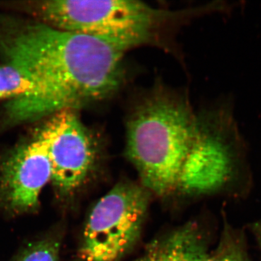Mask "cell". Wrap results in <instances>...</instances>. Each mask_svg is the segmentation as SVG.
Wrapping results in <instances>:
<instances>
[{"mask_svg": "<svg viewBox=\"0 0 261 261\" xmlns=\"http://www.w3.org/2000/svg\"><path fill=\"white\" fill-rule=\"evenodd\" d=\"M124 51L98 38L0 15V56L37 86L33 97L8 102L6 121H32L109 97L121 83Z\"/></svg>", "mask_w": 261, "mask_h": 261, "instance_id": "1", "label": "cell"}, {"mask_svg": "<svg viewBox=\"0 0 261 261\" xmlns=\"http://www.w3.org/2000/svg\"><path fill=\"white\" fill-rule=\"evenodd\" d=\"M197 129L190 108L168 96L150 97L134 111L127 123L126 153L142 186L160 196L176 191Z\"/></svg>", "mask_w": 261, "mask_h": 261, "instance_id": "2", "label": "cell"}, {"mask_svg": "<svg viewBox=\"0 0 261 261\" xmlns=\"http://www.w3.org/2000/svg\"><path fill=\"white\" fill-rule=\"evenodd\" d=\"M7 8L59 30L91 36L127 50L149 40L158 13L130 0H34L14 2Z\"/></svg>", "mask_w": 261, "mask_h": 261, "instance_id": "3", "label": "cell"}, {"mask_svg": "<svg viewBox=\"0 0 261 261\" xmlns=\"http://www.w3.org/2000/svg\"><path fill=\"white\" fill-rule=\"evenodd\" d=\"M231 105H223L198 120V129L185 160L176 191L210 195L237 180L243 167L245 145Z\"/></svg>", "mask_w": 261, "mask_h": 261, "instance_id": "4", "label": "cell"}, {"mask_svg": "<svg viewBox=\"0 0 261 261\" xmlns=\"http://www.w3.org/2000/svg\"><path fill=\"white\" fill-rule=\"evenodd\" d=\"M149 192L121 182L89 213L79 250L81 261H119L140 239L148 210Z\"/></svg>", "mask_w": 261, "mask_h": 261, "instance_id": "5", "label": "cell"}, {"mask_svg": "<svg viewBox=\"0 0 261 261\" xmlns=\"http://www.w3.org/2000/svg\"><path fill=\"white\" fill-rule=\"evenodd\" d=\"M45 144L53 176L61 194L70 195L86 181L97 159V147L75 110L51 115L38 132Z\"/></svg>", "mask_w": 261, "mask_h": 261, "instance_id": "6", "label": "cell"}, {"mask_svg": "<svg viewBox=\"0 0 261 261\" xmlns=\"http://www.w3.org/2000/svg\"><path fill=\"white\" fill-rule=\"evenodd\" d=\"M51 176L47 148L37 133L0 161V207L13 214L35 210Z\"/></svg>", "mask_w": 261, "mask_h": 261, "instance_id": "7", "label": "cell"}, {"mask_svg": "<svg viewBox=\"0 0 261 261\" xmlns=\"http://www.w3.org/2000/svg\"><path fill=\"white\" fill-rule=\"evenodd\" d=\"M208 253L203 231L189 222L149 243L139 261H203Z\"/></svg>", "mask_w": 261, "mask_h": 261, "instance_id": "8", "label": "cell"}, {"mask_svg": "<svg viewBox=\"0 0 261 261\" xmlns=\"http://www.w3.org/2000/svg\"><path fill=\"white\" fill-rule=\"evenodd\" d=\"M37 91V84L28 72L11 63L0 64V99L10 102L27 99Z\"/></svg>", "mask_w": 261, "mask_h": 261, "instance_id": "9", "label": "cell"}, {"mask_svg": "<svg viewBox=\"0 0 261 261\" xmlns=\"http://www.w3.org/2000/svg\"><path fill=\"white\" fill-rule=\"evenodd\" d=\"M203 261H252L243 233L225 222L217 246Z\"/></svg>", "mask_w": 261, "mask_h": 261, "instance_id": "10", "label": "cell"}, {"mask_svg": "<svg viewBox=\"0 0 261 261\" xmlns=\"http://www.w3.org/2000/svg\"><path fill=\"white\" fill-rule=\"evenodd\" d=\"M59 252L58 239L44 238L29 245L13 261H59Z\"/></svg>", "mask_w": 261, "mask_h": 261, "instance_id": "11", "label": "cell"}, {"mask_svg": "<svg viewBox=\"0 0 261 261\" xmlns=\"http://www.w3.org/2000/svg\"><path fill=\"white\" fill-rule=\"evenodd\" d=\"M252 232L257 244L261 248V219L256 221L252 226Z\"/></svg>", "mask_w": 261, "mask_h": 261, "instance_id": "12", "label": "cell"}]
</instances>
